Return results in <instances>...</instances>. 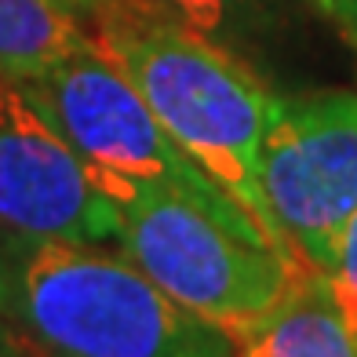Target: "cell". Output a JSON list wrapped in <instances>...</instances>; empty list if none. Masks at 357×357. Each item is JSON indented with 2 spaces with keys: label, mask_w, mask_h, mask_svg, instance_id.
<instances>
[{
  "label": "cell",
  "mask_w": 357,
  "mask_h": 357,
  "mask_svg": "<svg viewBox=\"0 0 357 357\" xmlns=\"http://www.w3.org/2000/svg\"><path fill=\"white\" fill-rule=\"evenodd\" d=\"M88 29L95 47L139 88L178 150L245 208L273 252L299 263L270 212L259 175L278 95L259 80L255 66L142 0H102Z\"/></svg>",
  "instance_id": "6da1fadb"
},
{
  "label": "cell",
  "mask_w": 357,
  "mask_h": 357,
  "mask_svg": "<svg viewBox=\"0 0 357 357\" xmlns=\"http://www.w3.org/2000/svg\"><path fill=\"white\" fill-rule=\"evenodd\" d=\"M15 321L52 357H237V335L102 245H22Z\"/></svg>",
  "instance_id": "7a4b0ae2"
},
{
  "label": "cell",
  "mask_w": 357,
  "mask_h": 357,
  "mask_svg": "<svg viewBox=\"0 0 357 357\" xmlns=\"http://www.w3.org/2000/svg\"><path fill=\"white\" fill-rule=\"evenodd\" d=\"M95 175L121 212L117 252L172 299L237 339L263 321L299 278L314 273L160 186L102 168Z\"/></svg>",
  "instance_id": "3957f363"
},
{
  "label": "cell",
  "mask_w": 357,
  "mask_h": 357,
  "mask_svg": "<svg viewBox=\"0 0 357 357\" xmlns=\"http://www.w3.org/2000/svg\"><path fill=\"white\" fill-rule=\"evenodd\" d=\"M26 84L40 95V102L52 109V117L62 124L70 142L95 168L160 186L204 208L230 230L266 245V237L259 234V226L248 219L245 208L234 204L178 150L175 139L165 132V124L146 106L139 88L95 44L88 52L66 59L52 73L26 80Z\"/></svg>",
  "instance_id": "277c9868"
},
{
  "label": "cell",
  "mask_w": 357,
  "mask_h": 357,
  "mask_svg": "<svg viewBox=\"0 0 357 357\" xmlns=\"http://www.w3.org/2000/svg\"><path fill=\"white\" fill-rule=\"evenodd\" d=\"M259 175L291 252L324 273L357 212V91L278 95Z\"/></svg>",
  "instance_id": "5b68a950"
},
{
  "label": "cell",
  "mask_w": 357,
  "mask_h": 357,
  "mask_svg": "<svg viewBox=\"0 0 357 357\" xmlns=\"http://www.w3.org/2000/svg\"><path fill=\"white\" fill-rule=\"evenodd\" d=\"M0 230L22 245L117 248L121 212L95 165L70 142L52 109L26 84L0 73Z\"/></svg>",
  "instance_id": "8992f818"
},
{
  "label": "cell",
  "mask_w": 357,
  "mask_h": 357,
  "mask_svg": "<svg viewBox=\"0 0 357 357\" xmlns=\"http://www.w3.org/2000/svg\"><path fill=\"white\" fill-rule=\"evenodd\" d=\"M237 357H357V335L314 270L237 339Z\"/></svg>",
  "instance_id": "52a82bcc"
},
{
  "label": "cell",
  "mask_w": 357,
  "mask_h": 357,
  "mask_svg": "<svg viewBox=\"0 0 357 357\" xmlns=\"http://www.w3.org/2000/svg\"><path fill=\"white\" fill-rule=\"evenodd\" d=\"M91 29L62 0H0V73L37 80L88 52Z\"/></svg>",
  "instance_id": "ba28073f"
},
{
  "label": "cell",
  "mask_w": 357,
  "mask_h": 357,
  "mask_svg": "<svg viewBox=\"0 0 357 357\" xmlns=\"http://www.w3.org/2000/svg\"><path fill=\"white\" fill-rule=\"evenodd\" d=\"M252 66L255 52L284 26V0H142Z\"/></svg>",
  "instance_id": "9c48e42d"
},
{
  "label": "cell",
  "mask_w": 357,
  "mask_h": 357,
  "mask_svg": "<svg viewBox=\"0 0 357 357\" xmlns=\"http://www.w3.org/2000/svg\"><path fill=\"white\" fill-rule=\"evenodd\" d=\"M324 281H328V291L339 306V314L347 317V324L357 335V212L343 226V237H339V248H335V263L324 270Z\"/></svg>",
  "instance_id": "30bf717a"
},
{
  "label": "cell",
  "mask_w": 357,
  "mask_h": 357,
  "mask_svg": "<svg viewBox=\"0 0 357 357\" xmlns=\"http://www.w3.org/2000/svg\"><path fill=\"white\" fill-rule=\"evenodd\" d=\"M19 255H22V241L8 237L0 230V314L11 317L15 314V288H19Z\"/></svg>",
  "instance_id": "8fae6325"
},
{
  "label": "cell",
  "mask_w": 357,
  "mask_h": 357,
  "mask_svg": "<svg viewBox=\"0 0 357 357\" xmlns=\"http://www.w3.org/2000/svg\"><path fill=\"white\" fill-rule=\"evenodd\" d=\"M324 22L335 26V33L343 37L357 52V0H306Z\"/></svg>",
  "instance_id": "7c38bea8"
},
{
  "label": "cell",
  "mask_w": 357,
  "mask_h": 357,
  "mask_svg": "<svg viewBox=\"0 0 357 357\" xmlns=\"http://www.w3.org/2000/svg\"><path fill=\"white\" fill-rule=\"evenodd\" d=\"M0 357H52L15 317L0 314Z\"/></svg>",
  "instance_id": "4fadbf2b"
},
{
  "label": "cell",
  "mask_w": 357,
  "mask_h": 357,
  "mask_svg": "<svg viewBox=\"0 0 357 357\" xmlns=\"http://www.w3.org/2000/svg\"><path fill=\"white\" fill-rule=\"evenodd\" d=\"M62 4H70V8H73V11L80 15V19H84V22H88V19H91V15H95V11H99V4H102V0H62Z\"/></svg>",
  "instance_id": "5bb4252c"
}]
</instances>
